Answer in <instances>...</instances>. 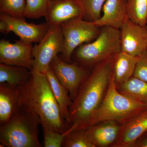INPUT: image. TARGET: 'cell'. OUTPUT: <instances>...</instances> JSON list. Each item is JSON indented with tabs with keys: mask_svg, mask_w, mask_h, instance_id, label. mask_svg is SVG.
Masks as SVG:
<instances>
[{
	"mask_svg": "<svg viewBox=\"0 0 147 147\" xmlns=\"http://www.w3.org/2000/svg\"><path fill=\"white\" fill-rule=\"evenodd\" d=\"M145 28H146V31H147V19L146 21V26H145Z\"/></svg>",
	"mask_w": 147,
	"mask_h": 147,
	"instance_id": "f546056e",
	"label": "cell"
},
{
	"mask_svg": "<svg viewBox=\"0 0 147 147\" xmlns=\"http://www.w3.org/2000/svg\"><path fill=\"white\" fill-rule=\"evenodd\" d=\"M146 42H147V36L146 37Z\"/></svg>",
	"mask_w": 147,
	"mask_h": 147,
	"instance_id": "4dcf8cb0",
	"label": "cell"
},
{
	"mask_svg": "<svg viewBox=\"0 0 147 147\" xmlns=\"http://www.w3.org/2000/svg\"><path fill=\"white\" fill-rule=\"evenodd\" d=\"M45 17L50 26H61L73 19H84V9L79 0H50Z\"/></svg>",
	"mask_w": 147,
	"mask_h": 147,
	"instance_id": "30bf717a",
	"label": "cell"
},
{
	"mask_svg": "<svg viewBox=\"0 0 147 147\" xmlns=\"http://www.w3.org/2000/svg\"><path fill=\"white\" fill-rule=\"evenodd\" d=\"M131 147H147V132L139 137Z\"/></svg>",
	"mask_w": 147,
	"mask_h": 147,
	"instance_id": "83f0119b",
	"label": "cell"
},
{
	"mask_svg": "<svg viewBox=\"0 0 147 147\" xmlns=\"http://www.w3.org/2000/svg\"><path fill=\"white\" fill-rule=\"evenodd\" d=\"M63 37V45L61 56L67 62H72L71 58L75 50L84 43L94 40L100 34V28L93 22L84 18H76L61 25Z\"/></svg>",
	"mask_w": 147,
	"mask_h": 147,
	"instance_id": "8992f818",
	"label": "cell"
},
{
	"mask_svg": "<svg viewBox=\"0 0 147 147\" xmlns=\"http://www.w3.org/2000/svg\"><path fill=\"white\" fill-rule=\"evenodd\" d=\"M63 45L61 26H50L42 40L34 46V66L31 71L46 74L53 59L61 52Z\"/></svg>",
	"mask_w": 147,
	"mask_h": 147,
	"instance_id": "52a82bcc",
	"label": "cell"
},
{
	"mask_svg": "<svg viewBox=\"0 0 147 147\" xmlns=\"http://www.w3.org/2000/svg\"><path fill=\"white\" fill-rule=\"evenodd\" d=\"M0 32L3 34H7L11 32L9 24L6 21L0 19Z\"/></svg>",
	"mask_w": 147,
	"mask_h": 147,
	"instance_id": "f1b7e54d",
	"label": "cell"
},
{
	"mask_svg": "<svg viewBox=\"0 0 147 147\" xmlns=\"http://www.w3.org/2000/svg\"><path fill=\"white\" fill-rule=\"evenodd\" d=\"M31 74V71L25 67L0 63V84L7 83L16 88L26 82Z\"/></svg>",
	"mask_w": 147,
	"mask_h": 147,
	"instance_id": "ffe728a7",
	"label": "cell"
},
{
	"mask_svg": "<svg viewBox=\"0 0 147 147\" xmlns=\"http://www.w3.org/2000/svg\"><path fill=\"white\" fill-rule=\"evenodd\" d=\"M62 147H94L90 141L85 129H75L63 134Z\"/></svg>",
	"mask_w": 147,
	"mask_h": 147,
	"instance_id": "7402d4cb",
	"label": "cell"
},
{
	"mask_svg": "<svg viewBox=\"0 0 147 147\" xmlns=\"http://www.w3.org/2000/svg\"><path fill=\"white\" fill-rule=\"evenodd\" d=\"M31 72L26 82L15 88L20 106L36 115L42 127L64 134L68 126L61 116L46 74Z\"/></svg>",
	"mask_w": 147,
	"mask_h": 147,
	"instance_id": "6da1fadb",
	"label": "cell"
},
{
	"mask_svg": "<svg viewBox=\"0 0 147 147\" xmlns=\"http://www.w3.org/2000/svg\"><path fill=\"white\" fill-rule=\"evenodd\" d=\"M34 46L24 40L11 43L8 40L0 41V63L25 67L32 71L33 68Z\"/></svg>",
	"mask_w": 147,
	"mask_h": 147,
	"instance_id": "9c48e42d",
	"label": "cell"
},
{
	"mask_svg": "<svg viewBox=\"0 0 147 147\" xmlns=\"http://www.w3.org/2000/svg\"><path fill=\"white\" fill-rule=\"evenodd\" d=\"M84 8V19L94 22L102 15V9L106 0H79Z\"/></svg>",
	"mask_w": 147,
	"mask_h": 147,
	"instance_id": "cb8c5ba5",
	"label": "cell"
},
{
	"mask_svg": "<svg viewBox=\"0 0 147 147\" xmlns=\"http://www.w3.org/2000/svg\"><path fill=\"white\" fill-rule=\"evenodd\" d=\"M115 57L91 69L69 108V126L65 133L80 129L100 106L108 91Z\"/></svg>",
	"mask_w": 147,
	"mask_h": 147,
	"instance_id": "7a4b0ae2",
	"label": "cell"
},
{
	"mask_svg": "<svg viewBox=\"0 0 147 147\" xmlns=\"http://www.w3.org/2000/svg\"><path fill=\"white\" fill-rule=\"evenodd\" d=\"M121 51L119 29L108 26L100 28V34L94 40L77 47L71 61L90 69L115 57Z\"/></svg>",
	"mask_w": 147,
	"mask_h": 147,
	"instance_id": "5b68a950",
	"label": "cell"
},
{
	"mask_svg": "<svg viewBox=\"0 0 147 147\" xmlns=\"http://www.w3.org/2000/svg\"><path fill=\"white\" fill-rule=\"evenodd\" d=\"M39 117L20 106L10 120L0 127L1 147H41L38 137Z\"/></svg>",
	"mask_w": 147,
	"mask_h": 147,
	"instance_id": "3957f363",
	"label": "cell"
},
{
	"mask_svg": "<svg viewBox=\"0 0 147 147\" xmlns=\"http://www.w3.org/2000/svg\"><path fill=\"white\" fill-rule=\"evenodd\" d=\"M121 123L106 121L86 128L89 139L94 147H112L118 137Z\"/></svg>",
	"mask_w": 147,
	"mask_h": 147,
	"instance_id": "5bb4252c",
	"label": "cell"
},
{
	"mask_svg": "<svg viewBox=\"0 0 147 147\" xmlns=\"http://www.w3.org/2000/svg\"><path fill=\"white\" fill-rule=\"evenodd\" d=\"M128 19L126 0H106L101 17L93 22L100 28L108 26L120 30Z\"/></svg>",
	"mask_w": 147,
	"mask_h": 147,
	"instance_id": "9a60e30c",
	"label": "cell"
},
{
	"mask_svg": "<svg viewBox=\"0 0 147 147\" xmlns=\"http://www.w3.org/2000/svg\"><path fill=\"white\" fill-rule=\"evenodd\" d=\"M128 18L143 27L147 19V0H126Z\"/></svg>",
	"mask_w": 147,
	"mask_h": 147,
	"instance_id": "44dd1931",
	"label": "cell"
},
{
	"mask_svg": "<svg viewBox=\"0 0 147 147\" xmlns=\"http://www.w3.org/2000/svg\"><path fill=\"white\" fill-rule=\"evenodd\" d=\"M0 19L9 24L11 32L19 37L20 40L31 43L41 41L50 27L46 22L39 24L28 23L25 20V17L17 18L2 13L0 14Z\"/></svg>",
	"mask_w": 147,
	"mask_h": 147,
	"instance_id": "7c38bea8",
	"label": "cell"
},
{
	"mask_svg": "<svg viewBox=\"0 0 147 147\" xmlns=\"http://www.w3.org/2000/svg\"><path fill=\"white\" fill-rule=\"evenodd\" d=\"M120 31L121 51L138 57L147 49V31L144 27L128 19Z\"/></svg>",
	"mask_w": 147,
	"mask_h": 147,
	"instance_id": "8fae6325",
	"label": "cell"
},
{
	"mask_svg": "<svg viewBox=\"0 0 147 147\" xmlns=\"http://www.w3.org/2000/svg\"><path fill=\"white\" fill-rule=\"evenodd\" d=\"M138 59V57L121 51L115 56L112 75L116 86L123 84L133 76Z\"/></svg>",
	"mask_w": 147,
	"mask_h": 147,
	"instance_id": "e0dca14e",
	"label": "cell"
},
{
	"mask_svg": "<svg viewBox=\"0 0 147 147\" xmlns=\"http://www.w3.org/2000/svg\"><path fill=\"white\" fill-rule=\"evenodd\" d=\"M25 0H0V12L17 18H24L26 8Z\"/></svg>",
	"mask_w": 147,
	"mask_h": 147,
	"instance_id": "d4e9b609",
	"label": "cell"
},
{
	"mask_svg": "<svg viewBox=\"0 0 147 147\" xmlns=\"http://www.w3.org/2000/svg\"><path fill=\"white\" fill-rule=\"evenodd\" d=\"M133 76L147 82V49L138 57Z\"/></svg>",
	"mask_w": 147,
	"mask_h": 147,
	"instance_id": "4316f807",
	"label": "cell"
},
{
	"mask_svg": "<svg viewBox=\"0 0 147 147\" xmlns=\"http://www.w3.org/2000/svg\"><path fill=\"white\" fill-rule=\"evenodd\" d=\"M147 109V105L134 101L120 93L112 75L108 91L100 106L80 129L106 121H117L121 124Z\"/></svg>",
	"mask_w": 147,
	"mask_h": 147,
	"instance_id": "277c9868",
	"label": "cell"
},
{
	"mask_svg": "<svg viewBox=\"0 0 147 147\" xmlns=\"http://www.w3.org/2000/svg\"><path fill=\"white\" fill-rule=\"evenodd\" d=\"M147 132V109L121 124L118 137L112 147H131L134 142Z\"/></svg>",
	"mask_w": 147,
	"mask_h": 147,
	"instance_id": "4fadbf2b",
	"label": "cell"
},
{
	"mask_svg": "<svg viewBox=\"0 0 147 147\" xmlns=\"http://www.w3.org/2000/svg\"><path fill=\"white\" fill-rule=\"evenodd\" d=\"M45 147H62L65 136L63 134L57 132L53 129L42 127Z\"/></svg>",
	"mask_w": 147,
	"mask_h": 147,
	"instance_id": "484cf974",
	"label": "cell"
},
{
	"mask_svg": "<svg viewBox=\"0 0 147 147\" xmlns=\"http://www.w3.org/2000/svg\"><path fill=\"white\" fill-rule=\"evenodd\" d=\"M20 107L15 87L7 83L0 84V124L9 121Z\"/></svg>",
	"mask_w": 147,
	"mask_h": 147,
	"instance_id": "ac0fdd59",
	"label": "cell"
},
{
	"mask_svg": "<svg viewBox=\"0 0 147 147\" xmlns=\"http://www.w3.org/2000/svg\"><path fill=\"white\" fill-rule=\"evenodd\" d=\"M117 90L131 100L147 105V82L134 76L123 84L116 86Z\"/></svg>",
	"mask_w": 147,
	"mask_h": 147,
	"instance_id": "d6986e66",
	"label": "cell"
},
{
	"mask_svg": "<svg viewBox=\"0 0 147 147\" xmlns=\"http://www.w3.org/2000/svg\"><path fill=\"white\" fill-rule=\"evenodd\" d=\"M50 0H26L24 16L30 19L45 17Z\"/></svg>",
	"mask_w": 147,
	"mask_h": 147,
	"instance_id": "603a6c76",
	"label": "cell"
},
{
	"mask_svg": "<svg viewBox=\"0 0 147 147\" xmlns=\"http://www.w3.org/2000/svg\"><path fill=\"white\" fill-rule=\"evenodd\" d=\"M46 74L53 95L59 105L61 116L69 128L70 117L69 108L73 102L69 92L59 81L50 66Z\"/></svg>",
	"mask_w": 147,
	"mask_h": 147,
	"instance_id": "2e32d148",
	"label": "cell"
},
{
	"mask_svg": "<svg viewBox=\"0 0 147 147\" xmlns=\"http://www.w3.org/2000/svg\"><path fill=\"white\" fill-rule=\"evenodd\" d=\"M50 66L60 82L68 90L73 101L91 69L74 62H67L59 55L53 59Z\"/></svg>",
	"mask_w": 147,
	"mask_h": 147,
	"instance_id": "ba28073f",
	"label": "cell"
}]
</instances>
